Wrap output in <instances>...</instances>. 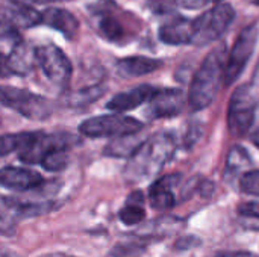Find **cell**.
Instances as JSON below:
<instances>
[{
  "instance_id": "6da1fadb",
  "label": "cell",
  "mask_w": 259,
  "mask_h": 257,
  "mask_svg": "<svg viewBox=\"0 0 259 257\" xmlns=\"http://www.w3.org/2000/svg\"><path fill=\"white\" fill-rule=\"evenodd\" d=\"M176 151L175 138L168 133H159L144 141L129 158L124 167V179L129 183L143 182L156 176Z\"/></svg>"
},
{
  "instance_id": "7a4b0ae2",
  "label": "cell",
  "mask_w": 259,
  "mask_h": 257,
  "mask_svg": "<svg viewBox=\"0 0 259 257\" xmlns=\"http://www.w3.org/2000/svg\"><path fill=\"white\" fill-rule=\"evenodd\" d=\"M226 58V47L223 44L203 59L188 91V105L193 111H203L215 100L223 82Z\"/></svg>"
},
{
  "instance_id": "3957f363",
  "label": "cell",
  "mask_w": 259,
  "mask_h": 257,
  "mask_svg": "<svg viewBox=\"0 0 259 257\" xmlns=\"http://www.w3.org/2000/svg\"><path fill=\"white\" fill-rule=\"evenodd\" d=\"M235 18V11L228 3H220L193 21L191 44L203 47L219 39Z\"/></svg>"
},
{
  "instance_id": "277c9868",
  "label": "cell",
  "mask_w": 259,
  "mask_h": 257,
  "mask_svg": "<svg viewBox=\"0 0 259 257\" xmlns=\"http://www.w3.org/2000/svg\"><path fill=\"white\" fill-rule=\"evenodd\" d=\"M256 92L250 85H241L231 97L228 108V129L235 138L244 136L255 121Z\"/></svg>"
},
{
  "instance_id": "5b68a950",
  "label": "cell",
  "mask_w": 259,
  "mask_h": 257,
  "mask_svg": "<svg viewBox=\"0 0 259 257\" xmlns=\"http://www.w3.org/2000/svg\"><path fill=\"white\" fill-rule=\"evenodd\" d=\"M0 105L29 120H46L53 112V106L47 98L15 86H0Z\"/></svg>"
},
{
  "instance_id": "8992f818",
  "label": "cell",
  "mask_w": 259,
  "mask_h": 257,
  "mask_svg": "<svg viewBox=\"0 0 259 257\" xmlns=\"http://www.w3.org/2000/svg\"><path fill=\"white\" fill-rule=\"evenodd\" d=\"M143 130V123L132 117L111 114L88 118L80 123L79 132L87 138H117L123 135L138 133Z\"/></svg>"
},
{
  "instance_id": "52a82bcc",
  "label": "cell",
  "mask_w": 259,
  "mask_h": 257,
  "mask_svg": "<svg viewBox=\"0 0 259 257\" xmlns=\"http://www.w3.org/2000/svg\"><path fill=\"white\" fill-rule=\"evenodd\" d=\"M256 41H258V27L255 24L241 30L231 53L226 58L225 76H223V83L226 86H231L240 77V74L243 73L246 64L249 62L255 50Z\"/></svg>"
},
{
  "instance_id": "ba28073f",
  "label": "cell",
  "mask_w": 259,
  "mask_h": 257,
  "mask_svg": "<svg viewBox=\"0 0 259 257\" xmlns=\"http://www.w3.org/2000/svg\"><path fill=\"white\" fill-rule=\"evenodd\" d=\"M36 62L44 71L46 77L56 86H67L73 67L67 55L55 44H41L35 47Z\"/></svg>"
},
{
  "instance_id": "9c48e42d",
  "label": "cell",
  "mask_w": 259,
  "mask_h": 257,
  "mask_svg": "<svg viewBox=\"0 0 259 257\" xmlns=\"http://www.w3.org/2000/svg\"><path fill=\"white\" fill-rule=\"evenodd\" d=\"M76 142L73 136L67 133H42L36 132L35 138L20 150V161L27 165L41 164L42 158L56 148H70Z\"/></svg>"
},
{
  "instance_id": "30bf717a",
  "label": "cell",
  "mask_w": 259,
  "mask_h": 257,
  "mask_svg": "<svg viewBox=\"0 0 259 257\" xmlns=\"http://www.w3.org/2000/svg\"><path fill=\"white\" fill-rule=\"evenodd\" d=\"M185 101H187L185 94L181 89H175V88L162 89V91L156 89V92L149 100L147 115L152 120L179 115L185 106Z\"/></svg>"
},
{
  "instance_id": "8fae6325",
  "label": "cell",
  "mask_w": 259,
  "mask_h": 257,
  "mask_svg": "<svg viewBox=\"0 0 259 257\" xmlns=\"http://www.w3.org/2000/svg\"><path fill=\"white\" fill-rule=\"evenodd\" d=\"M46 183L44 177L32 170L20 167H3L0 168V186L11 191H32L38 189Z\"/></svg>"
},
{
  "instance_id": "7c38bea8",
  "label": "cell",
  "mask_w": 259,
  "mask_h": 257,
  "mask_svg": "<svg viewBox=\"0 0 259 257\" xmlns=\"http://www.w3.org/2000/svg\"><path fill=\"white\" fill-rule=\"evenodd\" d=\"M155 92H156V88H153L152 85H138L129 91L115 94L106 103V108L117 114H123L126 111L135 109V108L141 106L143 103L149 101Z\"/></svg>"
},
{
  "instance_id": "4fadbf2b",
  "label": "cell",
  "mask_w": 259,
  "mask_h": 257,
  "mask_svg": "<svg viewBox=\"0 0 259 257\" xmlns=\"http://www.w3.org/2000/svg\"><path fill=\"white\" fill-rule=\"evenodd\" d=\"M41 23L61 32L67 39H71L79 32V20L67 9L50 6L41 12Z\"/></svg>"
},
{
  "instance_id": "5bb4252c",
  "label": "cell",
  "mask_w": 259,
  "mask_h": 257,
  "mask_svg": "<svg viewBox=\"0 0 259 257\" xmlns=\"http://www.w3.org/2000/svg\"><path fill=\"white\" fill-rule=\"evenodd\" d=\"M181 180V174H170L156 180L149 188V201L155 211H168L175 206L176 198L173 194L175 185Z\"/></svg>"
},
{
  "instance_id": "9a60e30c",
  "label": "cell",
  "mask_w": 259,
  "mask_h": 257,
  "mask_svg": "<svg viewBox=\"0 0 259 257\" xmlns=\"http://www.w3.org/2000/svg\"><path fill=\"white\" fill-rule=\"evenodd\" d=\"M36 62L35 47H30L29 44L23 41H17L6 58V65L11 74L15 76H27L33 68Z\"/></svg>"
},
{
  "instance_id": "2e32d148",
  "label": "cell",
  "mask_w": 259,
  "mask_h": 257,
  "mask_svg": "<svg viewBox=\"0 0 259 257\" xmlns=\"http://www.w3.org/2000/svg\"><path fill=\"white\" fill-rule=\"evenodd\" d=\"M159 39L168 45L191 44L193 21L187 18H175L159 27Z\"/></svg>"
},
{
  "instance_id": "e0dca14e",
  "label": "cell",
  "mask_w": 259,
  "mask_h": 257,
  "mask_svg": "<svg viewBox=\"0 0 259 257\" xmlns=\"http://www.w3.org/2000/svg\"><path fill=\"white\" fill-rule=\"evenodd\" d=\"M162 62L147 56H131L123 58L117 62V71L123 77H140L159 70Z\"/></svg>"
},
{
  "instance_id": "ac0fdd59",
  "label": "cell",
  "mask_w": 259,
  "mask_h": 257,
  "mask_svg": "<svg viewBox=\"0 0 259 257\" xmlns=\"http://www.w3.org/2000/svg\"><path fill=\"white\" fill-rule=\"evenodd\" d=\"M5 23L14 29H30L41 23V12L29 5H14V8L6 9Z\"/></svg>"
},
{
  "instance_id": "d6986e66",
  "label": "cell",
  "mask_w": 259,
  "mask_h": 257,
  "mask_svg": "<svg viewBox=\"0 0 259 257\" xmlns=\"http://www.w3.org/2000/svg\"><path fill=\"white\" fill-rule=\"evenodd\" d=\"M250 165L252 161L249 153L243 147L234 145L228 153V159L225 165V179L228 182H234L235 179L241 177Z\"/></svg>"
},
{
  "instance_id": "ffe728a7",
  "label": "cell",
  "mask_w": 259,
  "mask_h": 257,
  "mask_svg": "<svg viewBox=\"0 0 259 257\" xmlns=\"http://www.w3.org/2000/svg\"><path fill=\"white\" fill-rule=\"evenodd\" d=\"M144 197L140 191L132 192L124 206L118 212V220L124 226H137L146 218V211H144Z\"/></svg>"
},
{
  "instance_id": "44dd1931",
  "label": "cell",
  "mask_w": 259,
  "mask_h": 257,
  "mask_svg": "<svg viewBox=\"0 0 259 257\" xmlns=\"http://www.w3.org/2000/svg\"><path fill=\"white\" fill-rule=\"evenodd\" d=\"M143 142L144 141H140L137 133L117 136L105 147L103 155L109 158H131Z\"/></svg>"
},
{
  "instance_id": "7402d4cb",
  "label": "cell",
  "mask_w": 259,
  "mask_h": 257,
  "mask_svg": "<svg viewBox=\"0 0 259 257\" xmlns=\"http://www.w3.org/2000/svg\"><path fill=\"white\" fill-rule=\"evenodd\" d=\"M106 92V88L103 85H93L82 88L76 92H71L67 98V105L71 108H83L90 103H94Z\"/></svg>"
},
{
  "instance_id": "603a6c76",
  "label": "cell",
  "mask_w": 259,
  "mask_h": 257,
  "mask_svg": "<svg viewBox=\"0 0 259 257\" xmlns=\"http://www.w3.org/2000/svg\"><path fill=\"white\" fill-rule=\"evenodd\" d=\"M36 132H23V133H8V135H2L0 136V158L14 153V151H20L24 145H27L33 138H35Z\"/></svg>"
},
{
  "instance_id": "cb8c5ba5",
  "label": "cell",
  "mask_w": 259,
  "mask_h": 257,
  "mask_svg": "<svg viewBox=\"0 0 259 257\" xmlns=\"http://www.w3.org/2000/svg\"><path fill=\"white\" fill-rule=\"evenodd\" d=\"M17 221H18V218L14 214L11 197L0 195V235L8 236V238L14 236Z\"/></svg>"
},
{
  "instance_id": "d4e9b609",
  "label": "cell",
  "mask_w": 259,
  "mask_h": 257,
  "mask_svg": "<svg viewBox=\"0 0 259 257\" xmlns=\"http://www.w3.org/2000/svg\"><path fill=\"white\" fill-rule=\"evenodd\" d=\"M68 148H56V150H52L50 153H47L42 161H41V167L47 171H52V173H58V171H64L68 165V153H67Z\"/></svg>"
},
{
  "instance_id": "484cf974",
  "label": "cell",
  "mask_w": 259,
  "mask_h": 257,
  "mask_svg": "<svg viewBox=\"0 0 259 257\" xmlns=\"http://www.w3.org/2000/svg\"><path fill=\"white\" fill-rule=\"evenodd\" d=\"M99 30L106 39H118L123 36V26L111 15H105L100 18Z\"/></svg>"
},
{
  "instance_id": "4316f807",
  "label": "cell",
  "mask_w": 259,
  "mask_h": 257,
  "mask_svg": "<svg viewBox=\"0 0 259 257\" xmlns=\"http://www.w3.org/2000/svg\"><path fill=\"white\" fill-rule=\"evenodd\" d=\"M240 188L247 195L259 197V170L246 171L240 177Z\"/></svg>"
},
{
  "instance_id": "83f0119b",
  "label": "cell",
  "mask_w": 259,
  "mask_h": 257,
  "mask_svg": "<svg viewBox=\"0 0 259 257\" xmlns=\"http://www.w3.org/2000/svg\"><path fill=\"white\" fill-rule=\"evenodd\" d=\"M197 245H200V239H197L196 236H185V238L178 239V242L175 244V248L178 251H185V250H190Z\"/></svg>"
},
{
  "instance_id": "f1b7e54d",
  "label": "cell",
  "mask_w": 259,
  "mask_h": 257,
  "mask_svg": "<svg viewBox=\"0 0 259 257\" xmlns=\"http://www.w3.org/2000/svg\"><path fill=\"white\" fill-rule=\"evenodd\" d=\"M211 0H173V3L176 6L184 8V9H199V8L205 6Z\"/></svg>"
},
{
  "instance_id": "f546056e",
  "label": "cell",
  "mask_w": 259,
  "mask_h": 257,
  "mask_svg": "<svg viewBox=\"0 0 259 257\" xmlns=\"http://www.w3.org/2000/svg\"><path fill=\"white\" fill-rule=\"evenodd\" d=\"M12 5H46V3H55V2H67V0H8Z\"/></svg>"
},
{
  "instance_id": "4dcf8cb0",
  "label": "cell",
  "mask_w": 259,
  "mask_h": 257,
  "mask_svg": "<svg viewBox=\"0 0 259 257\" xmlns=\"http://www.w3.org/2000/svg\"><path fill=\"white\" fill-rule=\"evenodd\" d=\"M212 257H259L253 253L249 251H222V253H215Z\"/></svg>"
},
{
  "instance_id": "1f68e13d",
  "label": "cell",
  "mask_w": 259,
  "mask_h": 257,
  "mask_svg": "<svg viewBox=\"0 0 259 257\" xmlns=\"http://www.w3.org/2000/svg\"><path fill=\"white\" fill-rule=\"evenodd\" d=\"M8 74H11V73L6 65V56L0 53V76H8Z\"/></svg>"
},
{
  "instance_id": "d6a6232c",
  "label": "cell",
  "mask_w": 259,
  "mask_h": 257,
  "mask_svg": "<svg viewBox=\"0 0 259 257\" xmlns=\"http://www.w3.org/2000/svg\"><path fill=\"white\" fill-rule=\"evenodd\" d=\"M250 86L253 88L255 92H256V89H259V64L256 65V70H255V73H253V79H252Z\"/></svg>"
},
{
  "instance_id": "836d02e7",
  "label": "cell",
  "mask_w": 259,
  "mask_h": 257,
  "mask_svg": "<svg viewBox=\"0 0 259 257\" xmlns=\"http://www.w3.org/2000/svg\"><path fill=\"white\" fill-rule=\"evenodd\" d=\"M39 257H74L70 256V254H65V253H49V254H42Z\"/></svg>"
},
{
  "instance_id": "e575fe53",
  "label": "cell",
  "mask_w": 259,
  "mask_h": 257,
  "mask_svg": "<svg viewBox=\"0 0 259 257\" xmlns=\"http://www.w3.org/2000/svg\"><path fill=\"white\" fill-rule=\"evenodd\" d=\"M252 142H253V144H255V145L259 148V129L255 132V133H253V135H252Z\"/></svg>"
},
{
  "instance_id": "d590c367",
  "label": "cell",
  "mask_w": 259,
  "mask_h": 257,
  "mask_svg": "<svg viewBox=\"0 0 259 257\" xmlns=\"http://www.w3.org/2000/svg\"><path fill=\"white\" fill-rule=\"evenodd\" d=\"M247 2H250V3H253V5H258L259 6V0H247Z\"/></svg>"
},
{
  "instance_id": "8d00e7d4",
  "label": "cell",
  "mask_w": 259,
  "mask_h": 257,
  "mask_svg": "<svg viewBox=\"0 0 259 257\" xmlns=\"http://www.w3.org/2000/svg\"><path fill=\"white\" fill-rule=\"evenodd\" d=\"M212 2H222V0H212Z\"/></svg>"
}]
</instances>
